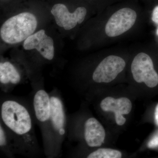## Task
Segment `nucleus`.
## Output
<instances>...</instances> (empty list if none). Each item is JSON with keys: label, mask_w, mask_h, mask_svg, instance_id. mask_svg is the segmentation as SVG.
<instances>
[{"label": "nucleus", "mask_w": 158, "mask_h": 158, "mask_svg": "<svg viewBox=\"0 0 158 158\" xmlns=\"http://www.w3.org/2000/svg\"><path fill=\"white\" fill-rule=\"evenodd\" d=\"M51 11L57 25L66 31L71 30L78 23H83L87 12L86 8L81 7L77 8L73 13H70L66 6L62 4L54 5Z\"/></svg>", "instance_id": "nucleus-8"}, {"label": "nucleus", "mask_w": 158, "mask_h": 158, "mask_svg": "<svg viewBox=\"0 0 158 158\" xmlns=\"http://www.w3.org/2000/svg\"><path fill=\"white\" fill-rule=\"evenodd\" d=\"M21 77L19 72L11 62L6 61L0 63V82L5 92L9 90V86L19 84Z\"/></svg>", "instance_id": "nucleus-12"}, {"label": "nucleus", "mask_w": 158, "mask_h": 158, "mask_svg": "<svg viewBox=\"0 0 158 158\" xmlns=\"http://www.w3.org/2000/svg\"><path fill=\"white\" fill-rule=\"evenodd\" d=\"M155 118L156 123L158 125V104L156 108L155 112Z\"/></svg>", "instance_id": "nucleus-17"}, {"label": "nucleus", "mask_w": 158, "mask_h": 158, "mask_svg": "<svg viewBox=\"0 0 158 158\" xmlns=\"http://www.w3.org/2000/svg\"><path fill=\"white\" fill-rule=\"evenodd\" d=\"M37 21L34 15L22 12L7 20L0 30L3 41L9 44H16L25 40L37 28Z\"/></svg>", "instance_id": "nucleus-2"}, {"label": "nucleus", "mask_w": 158, "mask_h": 158, "mask_svg": "<svg viewBox=\"0 0 158 158\" xmlns=\"http://www.w3.org/2000/svg\"><path fill=\"white\" fill-rule=\"evenodd\" d=\"M1 123L9 134L15 154L37 156L40 148L34 131V115L24 103L14 98L2 101Z\"/></svg>", "instance_id": "nucleus-1"}, {"label": "nucleus", "mask_w": 158, "mask_h": 158, "mask_svg": "<svg viewBox=\"0 0 158 158\" xmlns=\"http://www.w3.org/2000/svg\"><path fill=\"white\" fill-rule=\"evenodd\" d=\"M0 148L9 157H14L15 152L9 134L3 124L0 122Z\"/></svg>", "instance_id": "nucleus-13"}, {"label": "nucleus", "mask_w": 158, "mask_h": 158, "mask_svg": "<svg viewBox=\"0 0 158 158\" xmlns=\"http://www.w3.org/2000/svg\"><path fill=\"white\" fill-rule=\"evenodd\" d=\"M135 10L129 8H123L114 13L108 21L105 32L108 37L120 36L132 27L137 19Z\"/></svg>", "instance_id": "nucleus-6"}, {"label": "nucleus", "mask_w": 158, "mask_h": 158, "mask_svg": "<svg viewBox=\"0 0 158 158\" xmlns=\"http://www.w3.org/2000/svg\"><path fill=\"white\" fill-rule=\"evenodd\" d=\"M122 153L119 151L111 148H99L88 155V158H120Z\"/></svg>", "instance_id": "nucleus-14"}, {"label": "nucleus", "mask_w": 158, "mask_h": 158, "mask_svg": "<svg viewBox=\"0 0 158 158\" xmlns=\"http://www.w3.org/2000/svg\"><path fill=\"white\" fill-rule=\"evenodd\" d=\"M126 62L121 57L110 56L102 61L94 71L92 79L97 83H110L115 80L125 67Z\"/></svg>", "instance_id": "nucleus-7"}, {"label": "nucleus", "mask_w": 158, "mask_h": 158, "mask_svg": "<svg viewBox=\"0 0 158 158\" xmlns=\"http://www.w3.org/2000/svg\"><path fill=\"white\" fill-rule=\"evenodd\" d=\"M152 19L153 22L158 25V6H156L154 9Z\"/></svg>", "instance_id": "nucleus-16"}, {"label": "nucleus", "mask_w": 158, "mask_h": 158, "mask_svg": "<svg viewBox=\"0 0 158 158\" xmlns=\"http://www.w3.org/2000/svg\"><path fill=\"white\" fill-rule=\"evenodd\" d=\"M100 107L104 112H112L115 113L116 123L122 126L126 121V119L123 115L129 114L131 110L132 105L131 101L127 98L115 99L108 97L102 100Z\"/></svg>", "instance_id": "nucleus-10"}, {"label": "nucleus", "mask_w": 158, "mask_h": 158, "mask_svg": "<svg viewBox=\"0 0 158 158\" xmlns=\"http://www.w3.org/2000/svg\"><path fill=\"white\" fill-rule=\"evenodd\" d=\"M148 146L149 148H155L158 147V132L150 140Z\"/></svg>", "instance_id": "nucleus-15"}, {"label": "nucleus", "mask_w": 158, "mask_h": 158, "mask_svg": "<svg viewBox=\"0 0 158 158\" xmlns=\"http://www.w3.org/2000/svg\"><path fill=\"white\" fill-rule=\"evenodd\" d=\"M156 34L158 36V28L157 30V31H156Z\"/></svg>", "instance_id": "nucleus-18"}, {"label": "nucleus", "mask_w": 158, "mask_h": 158, "mask_svg": "<svg viewBox=\"0 0 158 158\" xmlns=\"http://www.w3.org/2000/svg\"><path fill=\"white\" fill-rule=\"evenodd\" d=\"M84 137L86 144L89 147H100L104 142L106 132L100 123L96 118L91 117L85 122Z\"/></svg>", "instance_id": "nucleus-11"}, {"label": "nucleus", "mask_w": 158, "mask_h": 158, "mask_svg": "<svg viewBox=\"0 0 158 158\" xmlns=\"http://www.w3.org/2000/svg\"><path fill=\"white\" fill-rule=\"evenodd\" d=\"M51 102V116L49 126L50 157L57 156L61 150L65 138L66 118L62 98L55 90L50 94Z\"/></svg>", "instance_id": "nucleus-3"}, {"label": "nucleus", "mask_w": 158, "mask_h": 158, "mask_svg": "<svg viewBox=\"0 0 158 158\" xmlns=\"http://www.w3.org/2000/svg\"><path fill=\"white\" fill-rule=\"evenodd\" d=\"M23 47L26 50L36 49L47 60L53 59L55 56L53 40L48 36L44 30L32 34L25 40Z\"/></svg>", "instance_id": "nucleus-9"}, {"label": "nucleus", "mask_w": 158, "mask_h": 158, "mask_svg": "<svg viewBox=\"0 0 158 158\" xmlns=\"http://www.w3.org/2000/svg\"><path fill=\"white\" fill-rule=\"evenodd\" d=\"M33 113L34 119L41 130L46 155L50 152L49 136L50 122L51 116V102L50 94L44 89H38L33 99Z\"/></svg>", "instance_id": "nucleus-4"}, {"label": "nucleus", "mask_w": 158, "mask_h": 158, "mask_svg": "<svg viewBox=\"0 0 158 158\" xmlns=\"http://www.w3.org/2000/svg\"><path fill=\"white\" fill-rule=\"evenodd\" d=\"M131 70L134 80L138 83H144L150 88L158 85V74L154 68L152 59L147 54L141 52L135 57Z\"/></svg>", "instance_id": "nucleus-5"}]
</instances>
